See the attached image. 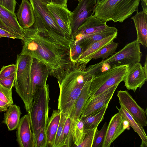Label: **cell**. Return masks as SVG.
<instances>
[{
    "mask_svg": "<svg viewBox=\"0 0 147 147\" xmlns=\"http://www.w3.org/2000/svg\"><path fill=\"white\" fill-rule=\"evenodd\" d=\"M23 29V47L20 54L28 55L44 63L49 75L57 78L70 63L69 43L66 37L49 33L33 26Z\"/></svg>",
    "mask_w": 147,
    "mask_h": 147,
    "instance_id": "cell-1",
    "label": "cell"
},
{
    "mask_svg": "<svg viewBox=\"0 0 147 147\" xmlns=\"http://www.w3.org/2000/svg\"><path fill=\"white\" fill-rule=\"evenodd\" d=\"M87 65L71 61L57 79L60 89L58 110L69 116L84 88L91 82L95 75Z\"/></svg>",
    "mask_w": 147,
    "mask_h": 147,
    "instance_id": "cell-2",
    "label": "cell"
},
{
    "mask_svg": "<svg viewBox=\"0 0 147 147\" xmlns=\"http://www.w3.org/2000/svg\"><path fill=\"white\" fill-rule=\"evenodd\" d=\"M140 0H102L97 4L94 16L107 22H123L138 12Z\"/></svg>",
    "mask_w": 147,
    "mask_h": 147,
    "instance_id": "cell-3",
    "label": "cell"
},
{
    "mask_svg": "<svg viewBox=\"0 0 147 147\" xmlns=\"http://www.w3.org/2000/svg\"><path fill=\"white\" fill-rule=\"evenodd\" d=\"M33 58L21 54L17 55L16 69L14 86L18 94L23 100L27 112H29L32 105L33 95L31 77Z\"/></svg>",
    "mask_w": 147,
    "mask_h": 147,
    "instance_id": "cell-4",
    "label": "cell"
},
{
    "mask_svg": "<svg viewBox=\"0 0 147 147\" xmlns=\"http://www.w3.org/2000/svg\"><path fill=\"white\" fill-rule=\"evenodd\" d=\"M49 91L46 84L35 94L32 105L28 114L34 141L42 128H46L49 119Z\"/></svg>",
    "mask_w": 147,
    "mask_h": 147,
    "instance_id": "cell-5",
    "label": "cell"
},
{
    "mask_svg": "<svg viewBox=\"0 0 147 147\" xmlns=\"http://www.w3.org/2000/svg\"><path fill=\"white\" fill-rule=\"evenodd\" d=\"M140 44L136 39L127 44L122 49L106 59L87 67L90 70L97 74L104 65L111 67L116 66L131 65L140 62L142 54L140 51Z\"/></svg>",
    "mask_w": 147,
    "mask_h": 147,
    "instance_id": "cell-6",
    "label": "cell"
},
{
    "mask_svg": "<svg viewBox=\"0 0 147 147\" xmlns=\"http://www.w3.org/2000/svg\"><path fill=\"white\" fill-rule=\"evenodd\" d=\"M128 65L114 66L95 75L91 82L90 96L95 98L113 86L123 81L128 69Z\"/></svg>",
    "mask_w": 147,
    "mask_h": 147,
    "instance_id": "cell-7",
    "label": "cell"
},
{
    "mask_svg": "<svg viewBox=\"0 0 147 147\" xmlns=\"http://www.w3.org/2000/svg\"><path fill=\"white\" fill-rule=\"evenodd\" d=\"M29 1L34 11L35 19L34 25L67 38L49 13L47 4L40 0Z\"/></svg>",
    "mask_w": 147,
    "mask_h": 147,
    "instance_id": "cell-8",
    "label": "cell"
},
{
    "mask_svg": "<svg viewBox=\"0 0 147 147\" xmlns=\"http://www.w3.org/2000/svg\"><path fill=\"white\" fill-rule=\"evenodd\" d=\"M72 12L71 28L72 35L86 20L94 15L96 0H80Z\"/></svg>",
    "mask_w": 147,
    "mask_h": 147,
    "instance_id": "cell-9",
    "label": "cell"
},
{
    "mask_svg": "<svg viewBox=\"0 0 147 147\" xmlns=\"http://www.w3.org/2000/svg\"><path fill=\"white\" fill-rule=\"evenodd\" d=\"M49 11L65 36L70 40L72 35L71 28L72 12L67 7L52 3L47 5Z\"/></svg>",
    "mask_w": 147,
    "mask_h": 147,
    "instance_id": "cell-10",
    "label": "cell"
},
{
    "mask_svg": "<svg viewBox=\"0 0 147 147\" xmlns=\"http://www.w3.org/2000/svg\"><path fill=\"white\" fill-rule=\"evenodd\" d=\"M117 96L120 105H122L142 126H146L147 125L146 111H145L137 104L128 91H118Z\"/></svg>",
    "mask_w": 147,
    "mask_h": 147,
    "instance_id": "cell-11",
    "label": "cell"
},
{
    "mask_svg": "<svg viewBox=\"0 0 147 147\" xmlns=\"http://www.w3.org/2000/svg\"><path fill=\"white\" fill-rule=\"evenodd\" d=\"M127 121L118 112L113 116L107 126L102 147H109L113 142L126 129H129Z\"/></svg>",
    "mask_w": 147,
    "mask_h": 147,
    "instance_id": "cell-12",
    "label": "cell"
},
{
    "mask_svg": "<svg viewBox=\"0 0 147 147\" xmlns=\"http://www.w3.org/2000/svg\"><path fill=\"white\" fill-rule=\"evenodd\" d=\"M147 80L143 67L140 62H137L129 65L123 81L127 89L135 92L138 88L142 87Z\"/></svg>",
    "mask_w": 147,
    "mask_h": 147,
    "instance_id": "cell-13",
    "label": "cell"
},
{
    "mask_svg": "<svg viewBox=\"0 0 147 147\" xmlns=\"http://www.w3.org/2000/svg\"><path fill=\"white\" fill-rule=\"evenodd\" d=\"M118 86L117 84L114 85L96 97L88 98L83 108L80 118L89 115L108 105Z\"/></svg>",
    "mask_w": 147,
    "mask_h": 147,
    "instance_id": "cell-14",
    "label": "cell"
},
{
    "mask_svg": "<svg viewBox=\"0 0 147 147\" xmlns=\"http://www.w3.org/2000/svg\"><path fill=\"white\" fill-rule=\"evenodd\" d=\"M49 72L47 66L42 62L33 58L31 77L33 95L46 85Z\"/></svg>",
    "mask_w": 147,
    "mask_h": 147,
    "instance_id": "cell-15",
    "label": "cell"
},
{
    "mask_svg": "<svg viewBox=\"0 0 147 147\" xmlns=\"http://www.w3.org/2000/svg\"><path fill=\"white\" fill-rule=\"evenodd\" d=\"M16 141L20 147H35L29 115L28 113L22 117L17 128Z\"/></svg>",
    "mask_w": 147,
    "mask_h": 147,
    "instance_id": "cell-16",
    "label": "cell"
},
{
    "mask_svg": "<svg viewBox=\"0 0 147 147\" xmlns=\"http://www.w3.org/2000/svg\"><path fill=\"white\" fill-rule=\"evenodd\" d=\"M107 22L100 20L94 15L91 16L72 34L70 41L77 42L85 35L105 29L108 26Z\"/></svg>",
    "mask_w": 147,
    "mask_h": 147,
    "instance_id": "cell-17",
    "label": "cell"
},
{
    "mask_svg": "<svg viewBox=\"0 0 147 147\" xmlns=\"http://www.w3.org/2000/svg\"><path fill=\"white\" fill-rule=\"evenodd\" d=\"M0 21L8 31L15 36L17 39H23V29L20 26L15 13L1 5Z\"/></svg>",
    "mask_w": 147,
    "mask_h": 147,
    "instance_id": "cell-18",
    "label": "cell"
},
{
    "mask_svg": "<svg viewBox=\"0 0 147 147\" xmlns=\"http://www.w3.org/2000/svg\"><path fill=\"white\" fill-rule=\"evenodd\" d=\"M16 17L22 29L33 26L35 21L34 13L32 6L28 0H22L16 13Z\"/></svg>",
    "mask_w": 147,
    "mask_h": 147,
    "instance_id": "cell-19",
    "label": "cell"
},
{
    "mask_svg": "<svg viewBox=\"0 0 147 147\" xmlns=\"http://www.w3.org/2000/svg\"><path fill=\"white\" fill-rule=\"evenodd\" d=\"M118 32L93 43L88 46L79 56L76 62L79 64H87L90 58L102 48L111 43L117 38Z\"/></svg>",
    "mask_w": 147,
    "mask_h": 147,
    "instance_id": "cell-20",
    "label": "cell"
},
{
    "mask_svg": "<svg viewBox=\"0 0 147 147\" xmlns=\"http://www.w3.org/2000/svg\"><path fill=\"white\" fill-rule=\"evenodd\" d=\"M136 29L137 38L140 44L144 47H147V10L138 12L131 17Z\"/></svg>",
    "mask_w": 147,
    "mask_h": 147,
    "instance_id": "cell-21",
    "label": "cell"
},
{
    "mask_svg": "<svg viewBox=\"0 0 147 147\" xmlns=\"http://www.w3.org/2000/svg\"><path fill=\"white\" fill-rule=\"evenodd\" d=\"M117 32H118V30L115 27L108 26L106 28L102 30L83 36L76 42L79 43L81 46L84 51L92 43L100 40Z\"/></svg>",
    "mask_w": 147,
    "mask_h": 147,
    "instance_id": "cell-22",
    "label": "cell"
},
{
    "mask_svg": "<svg viewBox=\"0 0 147 147\" xmlns=\"http://www.w3.org/2000/svg\"><path fill=\"white\" fill-rule=\"evenodd\" d=\"M91 82L87 85L83 89L75 103L70 115L69 116L71 118L73 125L80 118L83 108L90 96Z\"/></svg>",
    "mask_w": 147,
    "mask_h": 147,
    "instance_id": "cell-23",
    "label": "cell"
},
{
    "mask_svg": "<svg viewBox=\"0 0 147 147\" xmlns=\"http://www.w3.org/2000/svg\"><path fill=\"white\" fill-rule=\"evenodd\" d=\"M61 117L58 110H53L46 127L47 147H54L55 138Z\"/></svg>",
    "mask_w": 147,
    "mask_h": 147,
    "instance_id": "cell-24",
    "label": "cell"
},
{
    "mask_svg": "<svg viewBox=\"0 0 147 147\" xmlns=\"http://www.w3.org/2000/svg\"><path fill=\"white\" fill-rule=\"evenodd\" d=\"M120 108H116L118 112L122 115L123 118L127 120L129 124L134 131L139 136L142 140L141 147L147 146V136L144 128L139 123L137 122L129 114L127 110L122 105Z\"/></svg>",
    "mask_w": 147,
    "mask_h": 147,
    "instance_id": "cell-25",
    "label": "cell"
},
{
    "mask_svg": "<svg viewBox=\"0 0 147 147\" xmlns=\"http://www.w3.org/2000/svg\"><path fill=\"white\" fill-rule=\"evenodd\" d=\"M22 114L20 107L16 105H10L4 113L2 122L6 125L9 130L17 129Z\"/></svg>",
    "mask_w": 147,
    "mask_h": 147,
    "instance_id": "cell-26",
    "label": "cell"
},
{
    "mask_svg": "<svg viewBox=\"0 0 147 147\" xmlns=\"http://www.w3.org/2000/svg\"><path fill=\"white\" fill-rule=\"evenodd\" d=\"M108 105H106L89 115L80 118L83 121L86 132L89 130L97 128L98 125L104 119Z\"/></svg>",
    "mask_w": 147,
    "mask_h": 147,
    "instance_id": "cell-27",
    "label": "cell"
},
{
    "mask_svg": "<svg viewBox=\"0 0 147 147\" xmlns=\"http://www.w3.org/2000/svg\"><path fill=\"white\" fill-rule=\"evenodd\" d=\"M86 133L83 121L80 118L73 125L72 130L73 142L76 146L82 142Z\"/></svg>",
    "mask_w": 147,
    "mask_h": 147,
    "instance_id": "cell-28",
    "label": "cell"
},
{
    "mask_svg": "<svg viewBox=\"0 0 147 147\" xmlns=\"http://www.w3.org/2000/svg\"><path fill=\"white\" fill-rule=\"evenodd\" d=\"M118 44V42L112 41L92 56L89 59V61L92 59L101 58L102 60L106 59L116 53Z\"/></svg>",
    "mask_w": 147,
    "mask_h": 147,
    "instance_id": "cell-29",
    "label": "cell"
},
{
    "mask_svg": "<svg viewBox=\"0 0 147 147\" xmlns=\"http://www.w3.org/2000/svg\"><path fill=\"white\" fill-rule=\"evenodd\" d=\"M73 126L71 118L68 116H67L65 121L63 130L64 147H70L72 144V130Z\"/></svg>",
    "mask_w": 147,
    "mask_h": 147,
    "instance_id": "cell-30",
    "label": "cell"
},
{
    "mask_svg": "<svg viewBox=\"0 0 147 147\" xmlns=\"http://www.w3.org/2000/svg\"><path fill=\"white\" fill-rule=\"evenodd\" d=\"M61 117L55 136L54 147H64L63 140V127L67 116L61 113Z\"/></svg>",
    "mask_w": 147,
    "mask_h": 147,
    "instance_id": "cell-31",
    "label": "cell"
},
{
    "mask_svg": "<svg viewBox=\"0 0 147 147\" xmlns=\"http://www.w3.org/2000/svg\"><path fill=\"white\" fill-rule=\"evenodd\" d=\"M69 55L71 61L76 62L83 50L81 46L78 42H71L69 45Z\"/></svg>",
    "mask_w": 147,
    "mask_h": 147,
    "instance_id": "cell-32",
    "label": "cell"
},
{
    "mask_svg": "<svg viewBox=\"0 0 147 147\" xmlns=\"http://www.w3.org/2000/svg\"><path fill=\"white\" fill-rule=\"evenodd\" d=\"M107 127V123L105 122L100 130H97L95 135L92 147H102Z\"/></svg>",
    "mask_w": 147,
    "mask_h": 147,
    "instance_id": "cell-33",
    "label": "cell"
},
{
    "mask_svg": "<svg viewBox=\"0 0 147 147\" xmlns=\"http://www.w3.org/2000/svg\"><path fill=\"white\" fill-rule=\"evenodd\" d=\"M97 129V128H96L88 131L82 142L76 147H92L95 135Z\"/></svg>",
    "mask_w": 147,
    "mask_h": 147,
    "instance_id": "cell-34",
    "label": "cell"
},
{
    "mask_svg": "<svg viewBox=\"0 0 147 147\" xmlns=\"http://www.w3.org/2000/svg\"><path fill=\"white\" fill-rule=\"evenodd\" d=\"M0 99L9 105L13 104L12 89L7 88L0 84Z\"/></svg>",
    "mask_w": 147,
    "mask_h": 147,
    "instance_id": "cell-35",
    "label": "cell"
},
{
    "mask_svg": "<svg viewBox=\"0 0 147 147\" xmlns=\"http://www.w3.org/2000/svg\"><path fill=\"white\" fill-rule=\"evenodd\" d=\"M46 129L42 128L40 129L35 141V147H47Z\"/></svg>",
    "mask_w": 147,
    "mask_h": 147,
    "instance_id": "cell-36",
    "label": "cell"
},
{
    "mask_svg": "<svg viewBox=\"0 0 147 147\" xmlns=\"http://www.w3.org/2000/svg\"><path fill=\"white\" fill-rule=\"evenodd\" d=\"M16 64L3 66L0 71V80L16 72Z\"/></svg>",
    "mask_w": 147,
    "mask_h": 147,
    "instance_id": "cell-37",
    "label": "cell"
},
{
    "mask_svg": "<svg viewBox=\"0 0 147 147\" xmlns=\"http://www.w3.org/2000/svg\"><path fill=\"white\" fill-rule=\"evenodd\" d=\"M16 73L15 72L9 76L0 80V84L7 88L12 89L14 86Z\"/></svg>",
    "mask_w": 147,
    "mask_h": 147,
    "instance_id": "cell-38",
    "label": "cell"
},
{
    "mask_svg": "<svg viewBox=\"0 0 147 147\" xmlns=\"http://www.w3.org/2000/svg\"><path fill=\"white\" fill-rule=\"evenodd\" d=\"M16 5V0H0V5L14 13Z\"/></svg>",
    "mask_w": 147,
    "mask_h": 147,
    "instance_id": "cell-39",
    "label": "cell"
},
{
    "mask_svg": "<svg viewBox=\"0 0 147 147\" xmlns=\"http://www.w3.org/2000/svg\"><path fill=\"white\" fill-rule=\"evenodd\" d=\"M3 37L17 39V37L14 35L7 30L0 28V38Z\"/></svg>",
    "mask_w": 147,
    "mask_h": 147,
    "instance_id": "cell-40",
    "label": "cell"
},
{
    "mask_svg": "<svg viewBox=\"0 0 147 147\" xmlns=\"http://www.w3.org/2000/svg\"><path fill=\"white\" fill-rule=\"evenodd\" d=\"M51 3L64 7H67V3L68 0H51Z\"/></svg>",
    "mask_w": 147,
    "mask_h": 147,
    "instance_id": "cell-41",
    "label": "cell"
},
{
    "mask_svg": "<svg viewBox=\"0 0 147 147\" xmlns=\"http://www.w3.org/2000/svg\"><path fill=\"white\" fill-rule=\"evenodd\" d=\"M10 105L0 99V111H6Z\"/></svg>",
    "mask_w": 147,
    "mask_h": 147,
    "instance_id": "cell-42",
    "label": "cell"
},
{
    "mask_svg": "<svg viewBox=\"0 0 147 147\" xmlns=\"http://www.w3.org/2000/svg\"><path fill=\"white\" fill-rule=\"evenodd\" d=\"M144 72L146 75L147 76V55H146L145 61L143 67Z\"/></svg>",
    "mask_w": 147,
    "mask_h": 147,
    "instance_id": "cell-43",
    "label": "cell"
},
{
    "mask_svg": "<svg viewBox=\"0 0 147 147\" xmlns=\"http://www.w3.org/2000/svg\"><path fill=\"white\" fill-rule=\"evenodd\" d=\"M40 0L42 2L47 5L51 3V0Z\"/></svg>",
    "mask_w": 147,
    "mask_h": 147,
    "instance_id": "cell-44",
    "label": "cell"
},
{
    "mask_svg": "<svg viewBox=\"0 0 147 147\" xmlns=\"http://www.w3.org/2000/svg\"><path fill=\"white\" fill-rule=\"evenodd\" d=\"M0 28L7 30L6 28L0 21Z\"/></svg>",
    "mask_w": 147,
    "mask_h": 147,
    "instance_id": "cell-45",
    "label": "cell"
},
{
    "mask_svg": "<svg viewBox=\"0 0 147 147\" xmlns=\"http://www.w3.org/2000/svg\"><path fill=\"white\" fill-rule=\"evenodd\" d=\"M102 0H96L97 4L100 2Z\"/></svg>",
    "mask_w": 147,
    "mask_h": 147,
    "instance_id": "cell-46",
    "label": "cell"
},
{
    "mask_svg": "<svg viewBox=\"0 0 147 147\" xmlns=\"http://www.w3.org/2000/svg\"><path fill=\"white\" fill-rule=\"evenodd\" d=\"M144 1L147 4V0H141Z\"/></svg>",
    "mask_w": 147,
    "mask_h": 147,
    "instance_id": "cell-47",
    "label": "cell"
},
{
    "mask_svg": "<svg viewBox=\"0 0 147 147\" xmlns=\"http://www.w3.org/2000/svg\"><path fill=\"white\" fill-rule=\"evenodd\" d=\"M78 0V1H79L80 0Z\"/></svg>",
    "mask_w": 147,
    "mask_h": 147,
    "instance_id": "cell-48",
    "label": "cell"
}]
</instances>
